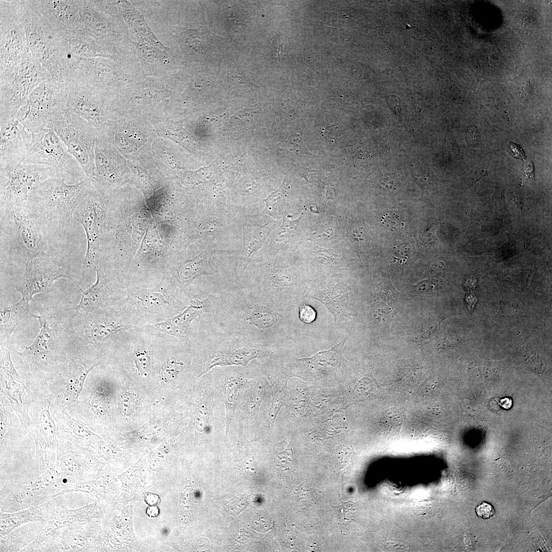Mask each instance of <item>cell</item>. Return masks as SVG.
Masks as SVG:
<instances>
[{"mask_svg":"<svg viewBox=\"0 0 552 552\" xmlns=\"http://www.w3.org/2000/svg\"><path fill=\"white\" fill-rule=\"evenodd\" d=\"M1 254L22 262L47 254V228L28 203L0 206Z\"/></svg>","mask_w":552,"mask_h":552,"instance_id":"obj_1","label":"cell"},{"mask_svg":"<svg viewBox=\"0 0 552 552\" xmlns=\"http://www.w3.org/2000/svg\"><path fill=\"white\" fill-rule=\"evenodd\" d=\"M24 28L28 52L38 72L48 79L64 82L55 32L34 1H13Z\"/></svg>","mask_w":552,"mask_h":552,"instance_id":"obj_2","label":"cell"},{"mask_svg":"<svg viewBox=\"0 0 552 552\" xmlns=\"http://www.w3.org/2000/svg\"><path fill=\"white\" fill-rule=\"evenodd\" d=\"M65 178L49 179L29 194L28 204L47 228L62 229L67 226L73 219L82 195L91 182L87 178L68 185Z\"/></svg>","mask_w":552,"mask_h":552,"instance_id":"obj_3","label":"cell"},{"mask_svg":"<svg viewBox=\"0 0 552 552\" xmlns=\"http://www.w3.org/2000/svg\"><path fill=\"white\" fill-rule=\"evenodd\" d=\"M64 81L88 86L107 93L126 80L121 61L104 57L85 58L60 51Z\"/></svg>","mask_w":552,"mask_h":552,"instance_id":"obj_4","label":"cell"},{"mask_svg":"<svg viewBox=\"0 0 552 552\" xmlns=\"http://www.w3.org/2000/svg\"><path fill=\"white\" fill-rule=\"evenodd\" d=\"M66 82L48 79L39 82L29 96L17 117L32 133L52 129L67 110Z\"/></svg>","mask_w":552,"mask_h":552,"instance_id":"obj_5","label":"cell"},{"mask_svg":"<svg viewBox=\"0 0 552 552\" xmlns=\"http://www.w3.org/2000/svg\"><path fill=\"white\" fill-rule=\"evenodd\" d=\"M66 175L56 168L23 162L0 165V206L26 203L44 181Z\"/></svg>","mask_w":552,"mask_h":552,"instance_id":"obj_6","label":"cell"},{"mask_svg":"<svg viewBox=\"0 0 552 552\" xmlns=\"http://www.w3.org/2000/svg\"><path fill=\"white\" fill-rule=\"evenodd\" d=\"M45 80L28 52L16 65L1 73L0 120L16 117L35 86Z\"/></svg>","mask_w":552,"mask_h":552,"instance_id":"obj_7","label":"cell"},{"mask_svg":"<svg viewBox=\"0 0 552 552\" xmlns=\"http://www.w3.org/2000/svg\"><path fill=\"white\" fill-rule=\"evenodd\" d=\"M52 129L80 164L87 178L92 180L95 170L94 127L67 109Z\"/></svg>","mask_w":552,"mask_h":552,"instance_id":"obj_8","label":"cell"},{"mask_svg":"<svg viewBox=\"0 0 552 552\" xmlns=\"http://www.w3.org/2000/svg\"><path fill=\"white\" fill-rule=\"evenodd\" d=\"M25 265L24 275L15 288L29 302L34 294L49 289L58 279L73 280L71 268L59 255L47 253L30 260Z\"/></svg>","mask_w":552,"mask_h":552,"instance_id":"obj_9","label":"cell"},{"mask_svg":"<svg viewBox=\"0 0 552 552\" xmlns=\"http://www.w3.org/2000/svg\"><path fill=\"white\" fill-rule=\"evenodd\" d=\"M22 162L56 168L67 175L80 179L84 172L52 129L32 133L30 150Z\"/></svg>","mask_w":552,"mask_h":552,"instance_id":"obj_10","label":"cell"},{"mask_svg":"<svg viewBox=\"0 0 552 552\" xmlns=\"http://www.w3.org/2000/svg\"><path fill=\"white\" fill-rule=\"evenodd\" d=\"M92 182L82 195L74 211L73 219L81 224L85 232L87 248L85 263L87 266L96 268L105 201Z\"/></svg>","mask_w":552,"mask_h":552,"instance_id":"obj_11","label":"cell"},{"mask_svg":"<svg viewBox=\"0 0 552 552\" xmlns=\"http://www.w3.org/2000/svg\"><path fill=\"white\" fill-rule=\"evenodd\" d=\"M86 32L100 43L120 52L124 45L122 26L117 15L100 10L91 1H75Z\"/></svg>","mask_w":552,"mask_h":552,"instance_id":"obj_12","label":"cell"},{"mask_svg":"<svg viewBox=\"0 0 552 552\" xmlns=\"http://www.w3.org/2000/svg\"><path fill=\"white\" fill-rule=\"evenodd\" d=\"M27 52L25 31L12 1H1V73L16 65Z\"/></svg>","mask_w":552,"mask_h":552,"instance_id":"obj_13","label":"cell"},{"mask_svg":"<svg viewBox=\"0 0 552 552\" xmlns=\"http://www.w3.org/2000/svg\"><path fill=\"white\" fill-rule=\"evenodd\" d=\"M67 109L94 128L105 124L108 113L107 93L88 86L66 82Z\"/></svg>","mask_w":552,"mask_h":552,"instance_id":"obj_14","label":"cell"},{"mask_svg":"<svg viewBox=\"0 0 552 552\" xmlns=\"http://www.w3.org/2000/svg\"><path fill=\"white\" fill-rule=\"evenodd\" d=\"M32 133L17 117L0 120V165L21 162L29 152Z\"/></svg>","mask_w":552,"mask_h":552,"instance_id":"obj_15","label":"cell"},{"mask_svg":"<svg viewBox=\"0 0 552 552\" xmlns=\"http://www.w3.org/2000/svg\"><path fill=\"white\" fill-rule=\"evenodd\" d=\"M38 10L55 31L84 33L75 1H34Z\"/></svg>","mask_w":552,"mask_h":552,"instance_id":"obj_16","label":"cell"},{"mask_svg":"<svg viewBox=\"0 0 552 552\" xmlns=\"http://www.w3.org/2000/svg\"><path fill=\"white\" fill-rule=\"evenodd\" d=\"M1 377L3 390L23 425H27L30 404L28 391L12 362L10 352L4 349L1 352Z\"/></svg>","mask_w":552,"mask_h":552,"instance_id":"obj_17","label":"cell"},{"mask_svg":"<svg viewBox=\"0 0 552 552\" xmlns=\"http://www.w3.org/2000/svg\"><path fill=\"white\" fill-rule=\"evenodd\" d=\"M95 504L77 509H67L58 504L53 517L43 523L42 528L35 539L22 551H37L38 549L58 532L77 522L87 521L93 515Z\"/></svg>","mask_w":552,"mask_h":552,"instance_id":"obj_18","label":"cell"},{"mask_svg":"<svg viewBox=\"0 0 552 552\" xmlns=\"http://www.w3.org/2000/svg\"><path fill=\"white\" fill-rule=\"evenodd\" d=\"M51 499L38 479L30 485L6 486L1 490V512L20 511Z\"/></svg>","mask_w":552,"mask_h":552,"instance_id":"obj_19","label":"cell"},{"mask_svg":"<svg viewBox=\"0 0 552 552\" xmlns=\"http://www.w3.org/2000/svg\"><path fill=\"white\" fill-rule=\"evenodd\" d=\"M84 448L80 445L66 441L62 446L59 461V470L65 486L64 493L72 486L87 481L90 466Z\"/></svg>","mask_w":552,"mask_h":552,"instance_id":"obj_20","label":"cell"},{"mask_svg":"<svg viewBox=\"0 0 552 552\" xmlns=\"http://www.w3.org/2000/svg\"><path fill=\"white\" fill-rule=\"evenodd\" d=\"M55 498L42 504L13 512H1V536L31 522H45L51 519L58 505Z\"/></svg>","mask_w":552,"mask_h":552,"instance_id":"obj_21","label":"cell"},{"mask_svg":"<svg viewBox=\"0 0 552 552\" xmlns=\"http://www.w3.org/2000/svg\"><path fill=\"white\" fill-rule=\"evenodd\" d=\"M220 39L206 27L181 32L177 41L183 52L189 57L200 58L208 52L216 40Z\"/></svg>","mask_w":552,"mask_h":552,"instance_id":"obj_22","label":"cell"},{"mask_svg":"<svg viewBox=\"0 0 552 552\" xmlns=\"http://www.w3.org/2000/svg\"><path fill=\"white\" fill-rule=\"evenodd\" d=\"M118 12L140 43L167 52L149 28L142 15L126 1H115Z\"/></svg>","mask_w":552,"mask_h":552,"instance_id":"obj_23","label":"cell"},{"mask_svg":"<svg viewBox=\"0 0 552 552\" xmlns=\"http://www.w3.org/2000/svg\"><path fill=\"white\" fill-rule=\"evenodd\" d=\"M205 306L204 301L195 299L178 315L153 325L157 330L178 338L186 337L192 321L202 313Z\"/></svg>","mask_w":552,"mask_h":552,"instance_id":"obj_24","label":"cell"},{"mask_svg":"<svg viewBox=\"0 0 552 552\" xmlns=\"http://www.w3.org/2000/svg\"><path fill=\"white\" fill-rule=\"evenodd\" d=\"M260 350L254 347L242 346L231 348L214 354L210 357L201 375L216 366L229 365H246L258 357Z\"/></svg>","mask_w":552,"mask_h":552,"instance_id":"obj_25","label":"cell"},{"mask_svg":"<svg viewBox=\"0 0 552 552\" xmlns=\"http://www.w3.org/2000/svg\"><path fill=\"white\" fill-rule=\"evenodd\" d=\"M272 228L269 224L262 226L243 227V245L237 270L239 278L242 277L254 255L261 247Z\"/></svg>","mask_w":552,"mask_h":552,"instance_id":"obj_26","label":"cell"},{"mask_svg":"<svg viewBox=\"0 0 552 552\" xmlns=\"http://www.w3.org/2000/svg\"><path fill=\"white\" fill-rule=\"evenodd\" d=\"M44 522H31L1 536L0 551H21L40 532Z\"/></svg>","mask_w":552,"mask_h":552,"instance_id":"obj_27","label":"cell"},{"mask_svg":"<svg viewBox=\"0 0 552 552\" xmlns=\"http://www.w3.org/2000/svg\"><path fill=\"white\" fill-rule=\"evenodd\" d=\"M34 317L39 322L40 331L32 344L19 354L34 359L47 358L55 346V335L43 317L35 315Z\"/></svg>","mask_w":552,"mask_h":552,"instance_id":"obj_28","label":"cell"},{"mask_svg":"<svg viewBox=\"0 0 552 552\" xmlns=\"http://www.w3.org/2000/svg\"><path fill=\"white\" fill-rule=\"evenodd\" d=\"M30 315L32 314L29 302L22 297L18 303L3 308L1 311V334L10 337L15 328L26 321Z\"/></svg>","mask_w":552,"mask_h":552,"instance_id":"obj_29","label":"cell"},{"mask_svg":"<svg viewBox=\"0 0 552 552\" xmlns=\"http://www.w3.org/2000/svg\"><path fill=\"white\" fill-rule=\"evenodd\" d=\"M215 251V249H206L186 262L179 270L180 279L185 282H190L198 276L215 273L216 270L211 265V259Z\"/></svg>","mask_w":552,"mask_h":552,"instance_id":"obj_30","label":"cell"},{"mask_svg":"<svg viewBox=\"0 0 552 552\" xmlns=\"http://www.w3.org/2000/svg\"><path fill=\"white\" fill-rule=\"evenodd\" d=\"M244 382V378L241 375L227 376L223 380L222 388L225 397L226 433L235 415L238 396Z\"/></svg>","mask_w":552,"mask_h":552,"instance_id":"obj_31","label":"cell"},{"mask_svg":"<svg viewBox=\"0 0 552 552\" xmlns=\"http://www.w3.org/2000/svg\"><path fill=\"white\" fill-rule=\"evenodd\" d=\"M97 279L89 288L83 291L78 285L82 292L79 303L75 308L76 312L81 310L89 311L99 307L105 297L106 286L99 268H96Z\"/></svg>","mask_w":552,"mask_h":552,"instance_id":"obj_32","label":"cell"},{"mask_svg":"<svg viewBox=\"0 0 552 552\" xmlns=\"http://www.w3.org/2000/svg\"><path fill=\"white\" fill-rule=\"evenodd\" d=\"M69 367L68 376L65 385L67 396L76 400L82 390L85 379L89 372L97 365L80 361L72 362Z\"/></svg>","mask_w":552,"mask_h":552,"instance_id":"obj_33","label":"cell"},{"mask_svg":"<svg viewBox=\"0 0 552 552\" xmlns=\"http://www.w3.org/2000/svg\"><path fill=\"white\" fill-rule=\"evenodd\" d=\"M346 341V338L330 350L319 352L306 359L317 370L331 371L338 366L343 360L342 349Z\"/></svg>","mask_w":552,"mask_h":552,"instance_id":"obj_34","label":"cell"},{"mask_svg":"<svg viewBox=\"0 0 552 552\" xmlns=\"http://www.w3.org/2000/svg\"><path fill=\"white\" fill-rule=\"evenodd\" d=\"M63 422L64 438L80 445H85L95 435L85 425L70 416L66 412H62Z\"/></svg>","mask_w":552,"mask_h":552,"instance_id":"obj_35","label":"cell"},{"mask_svg":"<svg viewBox=\"0 0 552 552\" xmlns=\"http://www.w3.org/2000/svg\"><path fill=\"white\" fill-rule=\"evenodd\" d=\"M278 316L269 309L254 306L247 312V320L252 326L259 329H265L271 327L277 321Z\"/></svg>","mask_w":552,"mask_h":552,"instance_id":"obj_36","label":"cell"},{"mask_svg":"<svg viewBox=\"0 0 552 552\" xmlns=\"http://www.w3.org/2000/svg\"><path fill=\"white\" fill-rule=\"evenodd\" d=\"M326 306L333 314L335 321H340L342 316V303L340 293L333 289L329 291H323L314 297Z\"/></svg>","mask_w":552,"mask_h":552,"instance_id":"obj_37","label":"cell"},{"mask_svg":"<svg viewBox=\"0 0 552 552\" xmlns=\"http://www.w3.org/2000/svg\"><path fill=\"white\" fill-rule=\"evenodd\" d=\"M264 395V389L260 385H255L249 389L246 399V409L248 416L251 419L257 417Z\"/></svg>","mask_w":552,"mask_h":552,"instance_id":"obj_38","label":"cell"},{"mask_svg":"<svg viewBox=\"0 0 552 552\" xmlns=\"http://www.w3.org/2000/svg\"><path fill=\"white\" fill-rule=\"evenodd\" d=\"M285 395L282 389L276 388L273 391L271 404L266 420L269 427H273L277 415L281 407L285 404Z\"/></svg>","mask_w":552,"mask_h":552,"instance_id":"obj_39","label":"cell"},{"mask_svg":"<svg viewBox=\"0 0 552 552\" xmlns=\"http://www.w3.org/2000/svg\"><path fill=\"white\" fill-rule=\"evenodd\" d=\"M287 183L284 179L281 186L273 192L267 198L263 199L266 203V206L263 214H267L274 217L278 204L282 202L286 195Z\"/></svg>","mask_w":552,"mask_h":552,"instance_id":"obj_40","label":"cell"},{"mask_svg":"<svg viewBox=\"0 0 552 552\" xmlns=\"http://www.w3.org/2000/svg\"><path fill=\"white\" fill-rule=\"evenodd\" d=\"M286 149L298 155L309 154L301 136L297 133L291 135L286 142Z\"/></svg>","mask_w":552,"mask_h":552,"instance_id":"obj_41","label":"cell"},{"mask_svg":"<svg viewBox=\"0 0 552 552\" xmlns=\"http://www.w3.org/2000/svg\"><path fill=\"white\" fill-rule=\"evenodd\" d=\"M140 299L146 306L149 307H158L168 303L164 295L154 291H149L142 294Z\"/></svg>","mask_w":552,"mask_h":552,"instance_id":"obj_42","label":"cell"},{"mask_svg":"<svg viewBox=\"0 0 552 552\" xmlns=\"http://www.w3.org/2000/svg\"><path fill=\"white\" fill-rule=\"evenodd\" d=\"M122 411L127 416L132 414L137 404L136 396L129 392L123 393L120 397Z\"/></svg>","mask_w":552,"mask_h":552,"instance_id":"obj_43","label":"cell"},{"mask_svg":"<svg viewBox=\"0 0 552 552\" xmlns=\"http://www.w3.org/2000/svg\"><path fill=\"white\" fill-rule=\"evenodd\" d=\"M134 359L136 366L140 374H145L149 370L151 360L150 356L146 351H137L135 353Z\"/></svg>","mask_w":552,"mask_h":552,"instance_id":"obj_44","label":"cell"},{"mask_svg":"<svg viewBox=\"0 0 552 552\" xmlns=\"http://www.w3.org/2000/svg\"><path fill=\"white\" fill-rule=\"evenodd\" d=\"M183 363L175 360H170L162 367L160 371L162 378L165 380H169L176 377L180 367Z\"/></svg>","mask_w":552,"mask_h":552,"instance_id":"obj_45","label":"cell"},{"mask_svg":"<svg viewBox=\"0 0 552 552\" xmlns=\"http://www.w3.org/2000/svg\"><path fill=\"white\" fill-rule=\"evenodd\" d=\"M196 424L197 430L200 432L209 427V412L208 407L204 404L200 406L197 412Z\"/></svg>","mask_w":552,"mask_h":552,"instance_id":"obj_46","label":"cell"},{"mask_svg":"<svg viewBox=\"0 0 552 552\" xmlns=\"http://www.w3.org/2000/svg\"><path fill=\"white\" fill-rule=\"evenodd\" d=\"M303 215L302 213L298 218L293 221H289L286 219H284L278 231V236H279V238L282 239L290 235L292 232L297 227L302 218Z\"/></svg>","mask_w":552,"mask_h":552,"instance_id":"obj_47","label":"cell"},{"mask_svg":"<svg viewBox=\"0 0 552 552\" xmlns=\"http://www.w3.org/2000/svg\"><path fill=\"white\" fill-rule=\"evenodd\" d=\"M113 331V328L109 326L98 324L93 327L91 335L94 339L101 340L109 337Z\"/></svg>","mask_w":552,"mask_h":552,"instance_id":"obj_48","label":"cell"},{"mask_svg":"<svg viewBox=\"0 0 552 552\" xmlns=\"http://www.w3.org/2000/svg\"><path fill=\"white\" fill-rule=\"evenodd\" d=\"M382 222L385 226L391 231H396L404 224L401 221L399 216L395 213H386L382 218Z\"/></svg>","mask_w":552,"mask_h":552,"instance_id":"obj_49","label":"cell"},{"mask_svg":"<svg viewBox=\"0 0 552 552\" xmlns=\"http://www.w3.org/2000/svg\"><path fill=\"white\" fill-rule=\"evenodd\" d=\"M299 316L303 322L309 324L315 320L316 312L311 306L304 304L300 308Z\"/></svg>","mask_w":552,"mask_h":552,"instance_id":"obj_50","label":"cell"},{"mask_svg":"<svg viewBox=\"0 0 552 552\" xmlns=\"http://www.w3.org/2000/svg\"><path fill=\"white\" fill-rule=\"evenodd\" d=\"M475 511L477 515L483 519H489L495 514L493 507L485 502L478 505L476 508Z\"/></svg>","mask_w":552,"mask_h":552,"instance_id":"obj_51","label":"cell"},{"mask_svg":"<svg viewBox=\"0 0 552 552\" xmlns=\"http://www.w3.org/2000/svg\"><path fill=\"white\" fill-rule=\"evenodd\" d=\"M317 258L322 263L329 264L332 262L334 259V252L328 250H318L316 252Z\"/></svg>","mask_w":552,"mask_h":552,"instance_id":"obj_52","label":"cell"},{"mask_svg":"<svg viewBox=\"0 0 552 552\" xmlns=\"http://www.w3.org/2000/svg\"><path fill=\"white\" fill-rule=\"evenodd\" d=\"M7 422H7V417H6V415H5V413L4 412V408H3V407H2V406L1 405V442L2 441V440L4 438L5 434V433L6 432V429H7V426L8 425Z\"/></svg>","mask_w":552,"mask_h":552,"instance_id":"obj_53","label":"cell"},{"mask_svg":"<svg viewBox=\"0 0 552 552\" xmlns=\"http://www.w3.org/2000/svg\"><path fill=\"white\" fill-rule=\"evenodd\" d=\"M153 512L156 514V515H157L158 510L156 507H151L148 508V510H147V514H149V516H152V513Z\"/></svg>","mask_w":552,"mask_h":552,"instance_id":"obj_54","label":"cell"}]
</instances>
